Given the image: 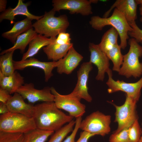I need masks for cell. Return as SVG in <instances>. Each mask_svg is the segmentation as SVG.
Masks as SVG:
<instances>
[{"mask_svg":"<svg viewBox=\"0 0 142 142\" xmlns=\"http://www.w3.org/2000/svg\"><path fill=\"white\" fill-rule=\"evenodd\" d=\"M3 83L4 89L11 94L16 92L24 84V78L19 73L15 71L11 75L4 77Z\"/></svg>","mask_w":142,"mask_h":142,"instance_id":"obj_23","label":"cell"},{"mask_svg":"<svg viewBox=\"0 0 142 142\" xmlns=\"http://www.w3.org/2000/svg\"><path fill=\"white\" fill-rule=\"evenodd\" d=\"M82 117L76 118L75 127L71 134L62 142H75V138L78 130L79 129L80 126L82 121Z\"/></svg>","mask_w":142,"mask_h":142,"instance_id":"obj_32","label":"cell"},{"mask_svg":"<svg viewBox=\"0 0 142 142\" xmlns=\"http://www.w3.org/2000/svg\"><path fill=\"white\" fill-rule=\"evenodd\" d=\"M83 58L73 46L64 58L55 62L54 67L57 68L58 73L69 74L76 69Z\"/></svg>","mask_w":142,"mask_h":142,"instance_id":"obj_14","label":"cell"},{"mask_svg":"<svg viewBox=\"0 0 142 142\" xmlns=\"http://www.w3.org/2000/svg\"><path fill=\"white\" fill-rule=\"evenodd\" d=\"M12 96L7 90L0 88V102L6 104Z\"/></svg>","mask_w":142,"mask_h":142,"instance_id":"obj_36","label":"cell"},{"mask_svg":"<svg viewBox=\"0 0 142 142\" xmlns=\"http://www.w3.org/2000/svg\"><path fill=\"white\" fill-rule=\"evenodd\" d=\"M89 48L90 53L89 61L95 65L98 69L96 79L103 81L105 73L110 69V60L106 54L100 48L98 44L90 43Z\"/></svg>","mask_w":142,"mask_h":142,"instance_id":"obj_13","label":"cell"},{"mask_svg":"<svg viewBox=\"0 0 142 142\" xmlns=\"http://www.w3.org/2000/svg\"><path fill=\"white\" fill-rule=\"evenodd\" d=\"M33 117L9 112L0 116V131L25 134L36 128Z\"/></svg>","mask_w":142,"mask_h":142,"instance_id":"obj_5","label":"cell"},{"mask_svg":"<svg viewBox=\"0 0 142 142\" xmlns=\"http://www.w3.org/2000/svg\"><path fill=\"white\" fill-rule=\"evenodd\" d=\"M140 21L142 23V16H141L140 18Z\"/></svg>","mask_w":142,"mask_h":142,"instance_id":"obj_42","label":"cell"},{"mask_svg":"<svg viewBox=\"0 0 142 142\" xmlns=\"http://www.w3.org/2000/svg\"><path fill=\"white\" fill-rule=\"evenodd\" d=\"M141 1V0H117L105 13L103 17H108L112 10L115 7L124 15L128 23L135 21L137 18V6Z\"/></svg>","mask_w":142,"mask_h":142,"instance_id":"obj_15","label":"cell"},{"mask_svg":"<svg viewBox=\"0 0 142 142\" xmlns=\"http://www.w3.org/2000/svg\"><path fill=\"white\" fill-rule=\"evenodd\" d=\"M121 47L117 44L105 53L108 57L113 64L112 70L118 72L123 62V55L121 53Z\"/></svg>","mask_w":142,"mask_h":142,"instance_id":"obj_26","label":"cell"},{"mask_svg":"<svg viewBox=\"0 0 142 142\" xmlns=\"http://www.w3.org/2000/svg\"><path fill=\"white\" fill-rule=\"evenodd\" d=\"M137 102L126 95L123 104L119 106L113 104L116 109L115 121L118 124V128L114 133H118L124 129L129 128L138 119L136 110Z\"/></svg>","mask_w":142,"mask_h":142,"instance_id":"obj_7","label":"cell"},{"mask_svg":"<svg viewBox=\"0 0 142 142\" xmlns=\"http://www.w3.org/2000/svg\"><path fill=\"white\" fill-rule=\"evenodd\" d=\"M33 118L37 128L54 132L74 118L58 108L54 101L43 102L35 105Z\"/></svg>","mask_w":142,"mask_h":142,"instance_id":"obj_1","label":"cell"},{"mask_svg":"<svg viewBox=\"0 0 142 142\" xmlns=\"http://www.w3.org/2000/svg\"><path fill=\"white\" fill-rule=\"evenodd\" d=\"M30 4L29 2L24 3L23 0H19L17 6L14 8H9L1 13L0 15V22L4 19H7L10 21L11 24H13L14 23L15 17L18 15L25 16L32 20L36 19L37 21L42 18L43 15L35 16L29 12L28 7Z\"/></svg>","mask_w":142,"mask_h":142,"instance_id":"obj_18","label":"cell"},{"mask_svg":"<svg viewBox=\"0 0 142 142\" xmlns=\"http://www.w3.org/2000/svg\"><path fill=\"white\" fill-rule=\"evenodd\" d=\"M71 40L69 33L66 32H62L58 35L54 42L60 44H67L71 43Z\"/></svg>","mask_w":142,"mask_h":142,"instance_id":"obj_34","label":"cell"},{"mask_svg":"<svg viewBox=\"0 0 142 142\" xmlns=\"http://www.w3.org/2000/svg\"><path fill=\"white\" fill-rule=\"evenodd\" d=\"M128 23L132 28V31L128 33V35L134 39L138 43H142V29L138 27L135 21Z\"/></svg>","mask_w":142,"mask_h":142,"instance_id":"obj_31","label":"cell"},{"mask_svg":"<svg viewBox=\"0 0 142 142\" xmlns=\"http://www.w3.org/2000/svg\"><path fill=\"white\" fill-rule=\"evenodd\" d=\"M75 120H73L67 124L55 131L48 142H62L67 135L73 131Z\"/></svg>","mask_w":142,"mask_h":142,"instance_id":"obj_27","label":"cell"},{"mask_svg":"<svg viewBox=\"0 0 142 142\" xmlns=\"http://www.w3.org/2000/svg\"><path fill=\"white\" fill-rule=\"evenodd\" d=\"M52 3V9L55 12L67 10L70 14H80L83 16L93 13L90 0H53Z\"/></svg>","mask_w":142,"mask_h":142,"instance_id":"obj_10","label":"cell"},{"mask_svg":"<svg viewBox=\"0 0 142 142\" xmlns=\"http://www.w3.org/2000/svg\"><path fill=\"white\" fill-rule=\"evenodd\" d=\"M56 37L48 38L44 36L37 34L29 44L28 48L24 53L22 60H24L31 58L36 54L42 48L54 42Z\"/></svg>","mask_w":142,"mask_h":142,"instance_id":"obj_19","label":"cell"},{"mask_svg":"<svg viewBox=\"0 0 142 142\" xmlns=\"http://www.w3.org/2000/svg\"><path fill=\"white\" fill-rule=\"evenodd\" d=\"M130 45L128 52L123 55L122 64L119 74L127 78H137L142 75V63L139 61L142 56V46L133 38L129 40Z\"/></svg>","mask_w":142,"mask_h":142,"instance_id":"obj_4","label":"cell"},{"mask_svg":"<svg viewBox=\"0 0 142 142\" xmlns=\"http://www.w3.org/2000/svg\"><path fill=\"white\" fill-rule=\"evenodd\" d=\"M54 132L36 128L24 134V142H45Z\"/></svg>","mask_w":142,"mask_h":142,"instance_id":"obj_25","label":"cell"},{"mask_svg":"<svg viewBox=\"0 0 142 142\" xmlns=\"http://www.w3.org/2000/svg\"><path fill=\"white\" fill-rule=\"evenodd\" d=\"M37 34L33 28H31L19 36L14 45L11 48L3 51L0 55H3L9 52L14 51L17 49L20 50L22 53L23 52L27 46Z\"/></svg>","mask_w":142,"mask_h":142,"instance_id":"obj_22","label":"cell"},{"mask_svg":"<svg viewBox=\"0 0 142 142\" xmlns=\"http://www.w3.org/2000/svg\"><path fill=\"white\" fill-rule=\"evenodd\" d=\"M55 12L52 9L45 12L43 17L33 24L32 27L37 34L54 38L61 33L66 32L69 25L67 16L64 14L56 17Z\"/></svg>","mask_w":142,"mask_h":142,"instance_id":"obj_3","label":"cell"},{"mask_svg":"<svg viewBox=\"0 0 142 142\" xmlns=\"http://www.w3.org/2000/svg\"><path fill=\"white\" fill-rule=\"evenodd\" d=\"M94 29L101 31L107 26H111L118 32L120 37L121 49H124L127 45L128 39V33L132 28L130 26L124 15L115 8L111 15L107 18L101 17L98 16H92L89 22Z\"/></svg>","mask_w":142,"mask_h":142,"instance_id":"obj_2","label":"cell"},{"mask_svg":"<svg viewBox=\"0 0 142 142\" xmlns=\"http://www.w3.org/2000/svg\"><path fill=\"white\" fill-rule=\"evenodd\" d=\"M7 1L6 0H0V12L2 13L4 12L6 9Z\"/></svg>","mask_w":142,"mask_h":142,"instance_id":"obj_39","label":"cell"},{"mask_svg":"<svg viewBox=\"0 0 142 142\" xmlns=\"http://www.w3.org/2000/svg\"><path fill=\"white\" fill-rule=\"evenodd\" d=\"M107 73L108 79L106 84L108 87L107 90L109 93L122 91L137 102L139 100L142 88V77L136 82L128 83L123 80H114L112 78V71L110 69Z\"/></svg>","mask_w":142,"mask_h":142,"instance_id":"obj_9","label":"cell"},{"mask_svg":"<svg viewBox=\"0 0 142 142\" xmlns=\"http://www.w3.org/2000/svg\"><path fill=\"white\" fill-rule=\"evenodd\" d=\"M16 92L31 103L38 101L53 102L54 99V96L51 92V87H47L41 89H38L34 88L32 83H24Z\"/></svg>","mask_w":142,"mask_h":142,"instance_id":"obj_11","label":"cell"},{"mask_svg":"<svg viewBox=\"0 0 142 142\" xmlns=\"http://www.w3.org/2000/svg\"><path fill=\"white\" fill-rule=\"evenodd\" d=\"M128 128H125L117 133H113L109 138V142H130Z\"/></svg>","mask_w":142,"mask_h":142,"instance_id":"obj_30","label":"cell"},{"mask_svg":"<svg viewBox=\"0 0 142 142\" xmlns=\"http://www.w3.org/2000/svg\"><path fill=\"white\" fill-rule=\"evenodd\" d=\"M111 117L99 111L93 112L82 121L79 129L94 135L104 136L110 131Z\"/></svg>","mask_w":142,"mask_h":142,"instance_id":"obj_6","label":"cell"},{"mask_svg":"<svg viewBox=\"0 0 142 142\" xmlns=\"http://www.w3.org/2000/svg\"><path fill=\"white\" fill-rule=\"evenodd\" d=\"M141 125H142V123ZM139 142H142V134L140 138V140L139 141Z\"/></svg>","mask_w":142,"mask_h":142,"instance_id":"obj_41","label":"cell"},{"mask_svg":"<svg viewBox=\"0 0 142 142\" xmlns=\"http://www.w3.org/2000/svg\"><path fill=\"white\" fill-rule=\"evenodd\" d=\"M14 51L7 52L0 57V70L2 69L5 66L12 62V57Z\"/></svg>","mask_w":142,"mask_h":142,"instance_id":"obj_33","label":"cell"},{"mask_svg":"<svg viewBox=\"0 0 142 142\" xmlns=\"http://www.w3.org/2000/svg\"><path fill=\"white\" fill-rule=\"evenodd\" d=\"M51 89L54 97V102L58 108L65 110L70 115L76 118L84 114L86 106L80 102V100L71 93L63 95L59 93L53 87H51Z\"/></svg>","mask_w":142,"mask_h":142,"instance_id":"obj_8","label":"cell"},{"mask_svg":"<svg viewBox=\"0 0 142 142\" xmlns=\"http://www.w3.org/2000/svg\"><path fill=\"white\" fill-rule=\"evenodd\" d=\"M140 14L142 16V0L141 1L139 8Z\"/></svg>","mask_w":142,"mask_h":142,"instance_id":"obj_40","label":"cell"},{"mask_svg":"<svg viewBox=\"0 0 142 142\" xmlns=\"http://www.w3.org/2000/svg\"><path fill=\"white\" fill-rule=\"evenodd\" d=\"M142 133L138 119H136L128 128L130 142H139Z\"/></svg>","mask_w":142,"mask_h":142,"instance_id":"obj_29","label":"cell"},{"mask_svg":"<svg viewBox=\"0 0 142 142\" xmlns=\"http://www.w3.org/2000/svg\"><path fill=\"white\" fill-rule=\"evenodd\" d=\"M94 136L93 134L83 131L81 132L79 138L75 142H88L89 139Z\"/></svg>","mask_w":142,"mask_h":142,"instance_id":"obj_37","label":"cell"},{"mask_svg":"<svg viewBox=\"0 0 142 142\" xmlns=\"http://www.w3.org/2000/svg\"><path fill=\"white\" fill-rule=\"evenodd\" d=\"M6 104L9 112L21 114L29 117H33L34 106L26 103L22 97L17 92L14 94Z\"/></svg>","mask_w":142,"mask_h":142,"instance_id":"obj_17","label":"cell"},{"mask_svg":"<svg viewBox=\"0 0 142 142\" xmlns=\"http://www.w3.org/2000/svg\"><path fill=\"white\" fill-rule=\"evenodd\" d=\"M32 21L26 17L22 21L15 22L11 29L3 33L2 36L14 44L19 36L33 27Z\"/></svg>","mask_w":142,"mask_h":142,"instance_id":"obj_21","label":"cell"},{"mask_svg":"<svg viewBox=\"0 0 142 142\" xmlns=\"http://www.w3.org/2000/svg\"><path fill=\"white\" fill-rule=\"evenodd\" d=\"M55 62H42L32 57L24 60L13 61L15 70H22L28 67H36L42 69L44 72L45 82H48L53 75L52 70L55 68L54 64Z\"/></svg>","mask_w":142,"mask_h":142,"instance_id":"obj_16","label":"cell"},{"mask_svg":"<svg viewBox=\"0 0 142 142\" xmlns=\"http://www.w3.org/2000/svg\"><path fill=\"white\" fill-rule=\"evenodd\" d=\"M0 71L6 76L11 75L15 71L13 62L5 66Z\"/></svg>","mask_w":142,"mask_h":142,"instance_id":"obj_35","label":"cell"},{"mask_svg":"<svg viewBox=\"0 0 142 142\" xmlns=\"http://www.w3.org/2000/svg\"><path fill=\"white\" fill-rule=\"evenodd\" d=\"M24 134L0 131V142H24Z\"/></svg>","mask_w":142,"mask_h":142,"instance_id":"obj_28","label":"cell"},{"mask_svg":"<svg viewBox=\"0 0 142 142\" xmlns=\"http://www.w3.org/2000/svg\"><path fill=\"white\" fill-rule=\"evenodd\" d=\"M119 34L114 27H112L103 35L101 42L98 44L101 49L105 53L114 45L118 44Z\"/></svg>","mask_w":142,"mask_h":142,"instance_id":"obj_24","label":"cell"},{"mask_svg":"<svg viewBox=\"0 0 142 142\" xmlns=\"http://www.w3.org/2000/svg\"><path fill=\"white\" fill-rule=\"evenodd\" d=\"M93 68L92 64L89 61L81 64L77 72V83L71 93L79 99H83L89 102L92 100L88 93V82L89 73Z\"/></svg>","mask_w":142,"mask_h":142,"instance_id":"obj_12","label":"cell"},{"mask_svg":"<svg viewBox=\"0 0 142 142\" xmlns=\"http://www.w3.org/2000/svg\"><path fill=\"white\" fill-rule=\"evenodd\" d=\"M73 46V44L71 43L60 44L54 42L43 47V50L48 59L52 60V61H57L64 58Z\"/></svg>","mask_w":142,"mask_h":142,"instance_id":"obj_20","label":"cell"},{"mask_svg":"<svg viewBox=\"0 0 142 142\" xmlns=\"http://www.w3.org/2000/svg\"><path fill=\"white\" fill-rule=\"evenodd\" d=\"M9 112L5 103L0 102V113L4 114Z\"/></svg>","mask_w":142,"mask_h":142,"instance_id":"obj_38","label":"cell"}]
</instances>
